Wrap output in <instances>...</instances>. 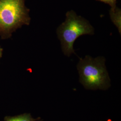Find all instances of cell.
<instances>
[{"label":"cell","instance_id":"obj_2","mask_svg":"<svg viewBox=\"0 0 121 121\" xmlns=\"http://www.w3.org/2000/svg\"><path fill=\"white\" fill-rule=\"evenodd\" d=\"M79 82L87 90H106L110 86V79L105 66V58H95L86 55L80 58L77 65Z\"/></svg>","mask_w":121,"mask_h":121},{"label":"cell","instance_id":"obj_7","mask_svg":"<svg viewBox=\"0 0 121 121\" xmlns=\"http://www.w3.org/2000/svg\"><path fill=\"white\" fill-rule=\"evenodd\" d=\"M2 51H3V49L0 47V59L2 55Z\"/></svg>","mask_w":121,"mask_h":121},{"label":"cell","instance_id":"obj_1","mask_svg":"<svg viewBox=\"0 0 121 121\" xmlns=\"http://www.w3.org/2000/svg\"><path fill=\"white\" fill-rule=\"evenodd\" d=\"M25 0H0V37L9 39L17 29L30 24Z\"/></svg>","mask_w":121,"mask_h":121},{"label":"cell","instance_id":"obj_5","mask_svg":"<svg viewBox=\"0 0 121 121\" xmlns=\"http://www.w3.org/2000/svg\"><path fill=\"white\" fill-rule=\"evenodd\" d=\"M41 120V118L38 117L34 118L30 113H24L15 116H6L4 118V121H38Z\"/></svg>","mask_w":121,"mask_h":121},{"label":"cell","instance_id":"obj_3","mask_svg":"<svg viewBox=\"0 0 121 121\" xmlns=\"http://www.w3.org/2000/svg\"><path fill=\"white\" fill-rule=\"evenodd\" d=\"M56 33L62 52L69 56L72 53L75 54L73 46L76 39L82 35H94V28L87 20L71 10L66 13L65 22L58 27Z\"/></svg>","mask_w":121,"mask_h":121},{"label":"cell","instance_id":"obj_8","mask_svg":"<svg viewBox=\"0 0 121 121\" xmlns=\"http://www.w3.org/2000/svg\"></svg>","mask_w":121,"mask_h":121},{"label":"cell","instance_id":"obj_6","mask_svg":"<svg viewBox=\"0 0 121 121\" xmlns=\"http://www.w3.org/2000/svg\"><path fill=\"white\" fill-rule=\"evenodd\" d=\"M103 2L104 3L109 4L111 7V9H114L116 6L117 0H96Z\"/></svg>","mask_w":121,"mask_h":121},{"label":"cell","instance_id":"obj_4","mask_svg":"<svg viewBox=\"0 0 121 121\" xmlns=\"http://www.w3.org/2000/svg\"><path fill=\"white\" fill-rule=\"evenodd\" d=\"M109 15L113 23L116 26L120 34L121 33V10L116 7L109 11Z\"/></svg>","mask_w":121,"mask_h":121}]
</instances>
